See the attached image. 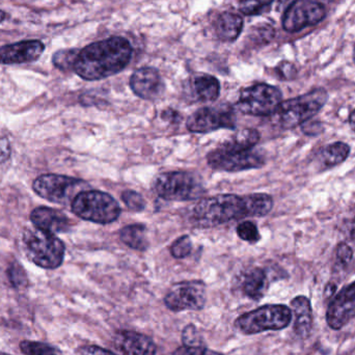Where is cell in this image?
<instances>
[{
  "label": "cell",
  "instance_id": "1",
  "mask_svg": "<svg viewBox=\"0 0 355 355\" xmlns=\"http://www.w3.org/2000/svg\"><path fill=\"white\" fill-rule=\"evenodd\" d=\"M131 56L132 47L126 39L110 37L79 51L74 71L85 80H100L124 70L130 62Z\"/></svg>",
  "mask_w": 355,
  "mask_h": 355
},
{
  "label": "cell",
  "instance_id": "2",
  "mask_svg": "<svg viewBox=\"0 0 355 355\" xmlns=\"http://www.w3.org/2000/svg\"><path fill=\"white\" fill-rule=\"evenodd\" d=\"M248 217L244 196L218 194L204 198L193 209V219L200 227H211L234 219Z\"/></svg>",
  "mask_w": 355,
  "mask_h": 355
},
{
  "label": "cell",
  "instance_id": "3",
  "mask_svg": "<svg viewBox=\"0 0 355 355\" xmlns=\"http://www.w3.org/2000/svg\"><path fill=\"white\" fill-rule=\"evenodd\" d=\"M22 248L26 258L42 268H58L64 262L66 252L64 242L54 234L37 227L25 230Z\"/></svg>",
  "mask_w": 355,
  "mask_h": 355
},
{
  "label": "cell",
  "instance_id": "4",
  "mask_svg": "<svg viewBox=\"0 0 355 355\" xmlns=\"http://www.w3.org/2000/svg\"><path fill=\"white\" fill-rule=\"evenodd\" d=\"M329 94L324 89H316L300 97L282 102L272 114L277 126L292 129L304 124L316 116L327 104Z\"/></svg>",
  "mask_w": 355,
  "mask_h": 355
},
{
  "label": "cell",
  "instance_id": "5",
  "mask_svg": "<svg viewBox=\"0 0 355 355\" xmlns=\"http://www.w3.org/2000/svg\"><path fill=\"white\" fill-rule=\"evenodd\" d=\"M75 215L100 225L114 223L121 215L119 202L106 192L98 190L81 191L71 204Z\"/></svg>",
  "mask_w": 355,
  "mask_h": 355
},
{
  "label": "cell",
  "instance_id": "6",
  "mask_svg": "<svg viewBox=\"0 0 355 355\" xmlns=\"http://www.w3.org/2000/svg\"><path fill=\"white\" fill-rule=\"evenodd\" d=\"M292 322V311L285 304H267L238 317L235 327L244 335L281 331Z\"/></svg>",
  "mask_w": 355,
  "mask_h": 355
},
{
  "label": "cell",
  "instance_id": "7",
  "mask_svg": "<svg viewBox=\"0 0 355 355\" xmlns=\"http://www.w3.org/2000/svg\"><path fill=\"white\" fill-rule=\"evenodd\" d=\"M154 188L160 198L171 202L198 200L205 192L200 178L189 172H168L159 175Z\"/></svg>",
  "mask_w": 355,
  "mask_h": 355
},
{
  "label": "cell",
  "instance_id": "8",
  "mask_svg": "<svg viewBox=\"0 0 355 355\" xmlns=\"http://www.w3.org/2000/svg\"><path fill=\"white\" fill-rule=\"evenodd\" d=\"M87 187L83 180L54 174L37 178L33 186L35 193L44 200L60 205L72 204L74 198Z\"/></svg>",
  "mask_w": 355,
  "mask_h": 355
},
{
  "label": "cell",
  "instance_id": "9",
  "mask_svg": "<svg viewBox=\"0 0 355 355\" xmlns=\"http://www.w3.org/2000/svg\"><path fill=\"white\" fill-rule=\"evenodd\" d=\"M282 92L277 87L259 83L240 93L237 107L248 116H272L282 103Z\"/></svg>",
  "mask_w": 355,
  "mask_h": 355
},
{
  "label": "cell",
  "instance_id": "10",
  "mask_svg": "<svg viewBox=\"0 0 355 355\" xmlns=\"http://www.w3.org/2000/svg\"><path fill=\"white\" fill-rule=\"evenodd\" d=\"M206 302V285L202 281L178 283L171 288L164 297L166 308L175 313L202 310Z\"/></svg>",
  "mask_w": 355,
  "mask_h": 355
},
{
  "label": "cell",
  "instance_id": "11",
  "mask_svg": "<svg viewBox=\"0 0 355 355\" xmlns=\"http://www.w3.org/2000/svg\"><path fill=\"white\" fill-rule=\"evenodd\" d=\"M235 112L229 105L200 108L187 120V129L192 133H209L218 129H235Z\"/></svg>",
  "mask_w": 355,
  "mask_h": 355
},
{
  "label": "cell",
  "instance_id": "12",
  "mask_svg": "<svg viewBox=\"0 0 355 355\" xmlns=\"http://www.w3.org/2000/svg\"><path fill=\"white\" fill-rule=\"evenodd\" d=\"M207 160L211 168L221 172H241L260 168L265 164L264 157L252 150L233 152L216 148L208 154Z\"/></svg>",
  "mask_w": 355,
  "mask_h": 355
},
{
  "label": "cell",
  "instance_id": "13",
  "mask_svg": "<svg viewBox=\"0 0 355 355\" xmlns=\"http://www.w3.org/2000/svg\"><path fill=\"white\" fill-rule=\"evenodd\" d=\"M325 8L319 2L312 0H296L286 10L283 26L289 33H296L304 27L315 25L323 20Z\"/></svg>",
  "mask_w": 355,
  "mask_h": 355
},
{
  "label": "cell",
  "instance_id": "14",
  "mask_svg": "<svg viewBox=\"0 0 355 355\" xmlns=\"http://www.w3.org/2000/svg\"><path fill=\"white\" fill-rule=\"evenodd\" d=\"M355 318V282L346 286L331 300L327 311V325L340 331Z\"/></svg>",
  "mask_w": 355,
  "mask_h": 355
},
{
  "label": "cell",
  "instance_id": "15",
  "mask_svg": "<svg viewBox=\"0 0 355 355\" xmlns=\"http://www.w3.org/2000/svg\"><path fill=\"white\" fill-rule=\"evenodd\" d=\"M130 87L137 97L144 100H157L166 92V85L159 72L154 68H141L133 73Z\"/></svg>",
  "mask_w": 355,
  "mask_h": 355
},
{
  "label": "cell",
  "instance_id": "16",
  "mask_svg": "<svg viewBox=\"0 0 355 355\" xmlns=\"http://www.w3.org/2000/svg\"><path fill=\"white\" fill-rule=\"evenodd\" d=\"M112 347L116 355H156L153 340L137 331H121L114 335Z\"/></svg>",
  "mask_w": 355,
  "mask_h": 355
},
{
  "label": "cell",
  "instance_id": "17",
  "mask_svg": "<svg viewBox=\"0 0 355 355\" xmlns=\"http://www.w3.org/2000/svg\"><path fill=\"white\" fill-rule=\"evenodd\" d=\"M45 50L39 40L21 41L0 47V64H18L37 60Z\"/></svg>",
  "mask_w": 355,
  "mask_h": 355
},
{
  "label": "cell",
  "instance_id": "18",
  "mask_svg": "<svg viewBox=\"0 0 355 355\" xmlns=\"http://www.w3.org/2000/svg\"><path fill=\"white\" fill-rule=\"evenodd\" d=\"M31 219L35 227L52 234L62 233L70 227V221L64 213L48 207L35 208Z\"/></svg>",
  "mask_w": 355,
  "mask_h": 355
},
{
  "label": "cell",
  "instance_id": "19",
  "mask_svg": "<svg viewBox=\"0 0 355 355\" xmlns=\"http://www.w3.org/2000/svg\"><path fill=\"white\" fill-rule=\"evenodd\" d=\"M292 320L296 335L306 339L312 333L313 310L310 300L306 296H296L291 302Z\"/></svg>",
  "mask_w": 355,
  "mask_h": 355
},
{
  "label": "cell",
  "instance_id": "20",
  "mask_svg": "<svg viewBox=\"0 0 355 355\" xmlns=\"http://www.w3.org/2000/svg\"><path fill=\"white\" fill-rule=\"evenodd\" d=\"M268 286L266 272L263 269L254 268L244 277L242 289L245 296H248L250 300L259 302L264 297L268 290Z\"/></svg>",
  "mask_w": 355,
  "mask_h": 355
},
{
  "label": "cell",
  "instance_id": "21",
  "mask_svg": "<svg viewBox=\"0 0 355 355\" xmlns=\"http://www.w3.org/2000/svg\"><path fill=\"white\" fill-rule=\"evenodd\" d=\"M243 28V19L234 12H223L217 19L215 31L221 41L233 42L239 37Z\"/></svg>",
  "mask_w": 355,
  "mask_h": 355
},
{
  "label": "cell",
  "instance_id": "22",
  "mask_svg": "<svg viewBox=\"0 0 355 355\" xmlns=\"http://www.w3.org/2000/svg\"><path fill=\"white\" fill-rule=\"evenodd\" d=\"M260 141V133L256 129H243L238 131L225 143L220 144L218 149L225 151H250Z\"/></svg>",
  "mask_w": 355,
  "mask_h": 355
},
{
  "label": "cell",
  "instance_id": "23",
  "mask_svg": "<svg viewBox=\"0 0 355 355\" xmlns=\"http://www.w3.org/2000/svg\"><path fill=\"white\" fill-rule=\"evenodd\" d=\"M192 91L196 100L202 102H213L218 98L220 85L215 77L200 75L192 81Z\"/></svg>",
  "mask_w": 355,
  "mask_h": 355
},
{
  "label": "cell",
  "instance_id": "24",
  "mask_svg": "<svg viewBox=\"0 0 355 355\" xmlns=\"http://www.w3.org/2000/svg\"><path fill=\"white\" fill-rule=\"evenodd\" d=\"M120 238L123 243L132 250L145 252L149 248L148 230L146 225L135 223L123 227L120 232Z\"/></svg>",
  "mask_w": 355,
  "mask_h": 355
},
{
  "label": "cell",
  "instance_id": "25",
  "mask_svg": "<svg viewBox=\"0 0 355 355\" xmlns=\"http://www.w3.org/2000/svg\"><path fill=\"white\" fill-rule=\"evenodd\" d=\"M248 217L265 216L273 207V200L266 193H254L244 196Z\"/></svg>",
  "mask_w": 355,
  "mask_h": 355
},
{
  "label": "cell",
  "instance_id": "26",
  "mask_svg": "<svg viewBox=\"0 0 355 355\" xmlns=\"http://www.w3.org/2000/svg\"><path fill=\"white\" fill-rule=\"evenodd\" d=\"M350 153V147L343 141H337L327 146L322 151V160L327 166H335L347 159Z\"/></svg>",
  "mask_w": 355,
  "mask_h": 355
},
{
  "label": "cell",
  "instance_id": "27",
  "mask_svg": "<svg viewBox=\"0 0 355 355\" xmlns=\"http://www.w3.org/2000/svg\"><path fill=\"white\" fill-rule=\"evenodd\" d=\"M20 349L25 355H62L58 348L42 342H21Z\"/></svg>",
  "mask_w": 355,
  "mask_h": 355
},
{
  "label": "cell",
  "instance_id": "28",
  "mask_svg": "<svg viewBox=\"0 0 355 355\" xmlns=\"http://www.w3.org/2000/svg\"><path fill=\"white\" fill-rule=\"evenodd\" d=\"M78 53V50L75 49L60 50L54 53L52 62L60 70H74V64Z\"/></svg>",
  "mask_w": 355,
  "mask_h": 355
},
{
  "label": "cell",
  "instance_id": "29",
  "mask_svg": "<svg viewBox=\"0 0 355 355\" xmlns=\"http://www.w3.org/2000/svg\"><path fill=\"white\" fill-rule=\"evenodd\" d=\"M273 1L275 0H241L239 8L242 14L246 16H254L270 6Z\"/></svg>",
  "mask_w": 355,
  "mask_h": 355
},
{
  "label": "cell",
  "instance_id": "30",
  "mask_svg": "<svg viewBox=\"0 0 355 355\" xmlns=\"http://www.w3.org/2000/svg\"><path fill=\"white\" fill-rule=\"evenodd\" d=\"M237 234L244 241L256 243L261 239L258 227L252 221H244L237 227Z\"/></svg>",
  "mask_w": 355,
  "mask_h": 355
},
{
  "label": "cell",
  "instance_id": "31",
  "mask_svg": "<svg viewBox=\"0 0 355 355\" xmlns=\"http://www.w3.org/2000/svg\"><path fill=\"white\" fill-rule=\"evenodd\" d=\"M191 250L192 241L187 235L182 236L171 246V254L176 259L186 258L191 254Z\"/></svg>",
  "mask_w": 355,
  "mask_h": 355
},
{
  "label": "cell",
  "instance_id": "32",
  "mask_svg": "<svg viewBox=\"0 0 355 355\" xmlns=\"http://www.w3.org/2000/svg\"><path fill=\"white\" fill-rule=\"evenodd\" d=\"M184 346L187 347H205L204 341L200 331L193 325H188L182 334Z\"/></svg>",
  "mask_w": 355,
  "mask_h": 355
},
{
  "label": "cell",
  "instance_id": "33",
  "mask_svg": "<svg viewBox=\"0 0 355 355\" xmlns=\"http://www.w3.org/2000/svg\"><path fill=\"white\" fill-rule=\"evenodd\" d=\"M122 200H124L126 206L132 211H143L146 208V200L139 192L133 190H126L123 192Z\"/></svg>",
  "mask_w": 355,
  "mask_h": 355
},
{
  "label": "cell",
  "instance_id": "34",
  "mask_svg": "<svg viewBox=\"0 0 355 355\" xmlns=\"http://www.w3.org/2000/svg\"><path fill=\"white\" fill-rule=\"evenodd\" d=\"M8 279L15 288H22L27 284L26 273L18 262L12 263L8 268Z\"/></svg>",
  "mask_w": 355,
  "mask_h": 355
},
{
  "label": "cell",
  "instance_id": "35",
  "mask_svg": "<svg viewBox=\"0 0 355 355\" xmlns=\"http://www.w3.org/2000/svg\"><path fill=\"white\" fill-rule=\"evenodd\" d=\"M173 355H223L219 352H213V350L208 349L205 347H187V346H182V347L177 348Z\"/></svg>",
  "mask_w": 355,
  "mask_h": 355
},
{
  "label": "cell",
  "instance_id": "36",
  "mask_svg": "<svg viewBox=\"0 0 355 355\" xmlns=\"http://www.w3.org/2000/svg\"><path fill=\"white\" fill-rule=\"evenodd\" d=\"M338 260L342 263V264L347 265L350 261L352 260L354 257V250L350 248L348 244L341 243L338 246L337 250Z\"/></svg>",
  "mask_w": 355,
  "mask_h": 355
},
{
  "label": "cell",
  "instance_id": "37",
  "mask_svg": "<svg viewBox=\"0 0 355 355\" xmlns=\"http://www.w3.org/2000/svg\"><path fill=\"white\" fill-rule=\"evenodd\" d=\"M78 355H116L110 350L103 349L96 345L83 346L79 349Z\"/></svg>",
  "mask_w": 355,
  "mask_h": 355
},
{
  "label": "cell",
  "instance_id": "38",
  "mask_svg": "<svg viewBox=\"0 0 355 355\" xmlns=\"http://www.w3.org/2000/svg\"><path fill=\"white\" fill-rule=\"evenodd\" d=\"M279 73L284 79H292L295 77L296 69L290 62H282L279 66Z\"/></svg>",
  "mask_w": 355,
  "mask_h": 355
},
{
  "label": "cell",
  "instance_id": "39",
  "mask_svg": "<svg viewBox=\"0 0 355 355\" xmlns=\"http://www.w3.org/2000/svg\"><path fill=\"white\" fill-rule=\"evenodd\" d=\"M296 0H277V6L281 8L287 10L292 3H294Z\"/></svg>",
  "mask_w": 355,
  "mask_h": 355
},
{
  "label": "cell",
  "instance_id": "40",
  "mask_svg": "<svg viewBox=\"0 0 355 355\" xmlns=\"http://www.w3.org/2000/svg\"><path fill=\"white\" fill-rule=\"evenodd\" d=\"M348 233H349L350 239L355 242V220L350 223L349 227H348Z\"/></svg>",
  "mask_w": 355,
  "mask_h": 355
},
{
  "label": "cell",
  "instance_id": "41",
  "mask_svg": "<svg viewBox=\"0 0 355 355\" xmlns=\"http://www.w3.org/2000/svg\"><path fill=\"white\" fill-rule=\"evenodd\" d=\"M336 291V286L335 285H329L327 288V291H325V295L331 296L335 293Z\"/></svg>",
  "mask_w": 355,
  "mask_h": 355
},
{
  "label": "cell",
  "instance_id": "42",
  "mask_svg": "<svg viewBox=\"0 0 355 355\" xmlns=\"http://www.w3.org/2000/svg\"><path fill=\"white\" fill-rule=\"evenodd\" d=\"M349 124L350 127H352V130L355 132V110L352 112L349 116Z\"/></svg>",
  "mask_w": 355,
  "mask_h": 355
},
{
  "label": "cell",
  "instance_id": "43",
  "mask_svg": "<svg viewBox=\"0 0 355 355\" xmlns=\"http://www.w3.org/2000/svg\"><path fill=\"white\" fill-rule=\"evenodd\" d=\"M6 17H8V15H6L3 10H0V22H3V21L6 20Z\"/></svg>",
  "mask_w": 355,
  "mask_h": 355
},
{
  "label": "cell",
  "instance_id": "44",
  "mask_svg": "<svg viewBox=\"0 0 355 355\" xmlns=\"http://www.w3.org/2000/svg\"><path fill=\"white\" fill-rule=\"evenodd\" d=\"M0 355H10V354H0Z\"/></svg>",
  "mask_w": 355,
  "mask_h": 355
},
{
  "label": "cell",
  "instance_id": "45",
  "mask_svg": "<svg viewBox=\"0 0 355 355\" xmlns=\"http://www.w3.org/2000/svg\"><path fill=\"white\" fill-rule=\"evenodd\" d=\"M354 62H355V49H354Z\"/></svg>",
  "mask_w": 355,
  "mask_h": 355
}]
</instances>
